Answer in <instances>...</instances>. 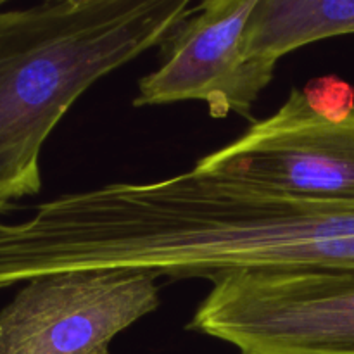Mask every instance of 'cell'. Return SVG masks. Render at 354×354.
Returning a JSON list of instances; mask_svg holds the SVG:
<instances>
[{"label":"cell","instance_id":"obj_6","mask_svg":"<svg viewBox=\"0 0 354 354\" xmlns=\"http://www.w3.org/2000/svg\"><path fill=\"white\" fill-rule=\"evenodd\" d=\"M354 33V0H259L248 23L244 55L277 68L283 55Z\"/></svg>","mask_w":354,"mask_h":354},{"label":"cell","instance_id":"obj_8","mask_svg":"<svg viewBox=\"0 0 354 354\" xmlns=\"http://www.w3.org/2000/svg\"><path fill=\"white\" fill-rule=\"evenodd\" d=\"M3 214H7V211H6V209H3V207H0V218H2V216H3Z\"/></svg>","mask_w":354,"mask_h":354},{"label":"cell","instance_id":"obj_5","mask_svg":"<svg viewBox=\"0 0 354 354\" xmlns=\"http://www.w3.org/2000/svg\"><path fill=\"white\" fill-rule=\"evenodd\" d=\"M259 0H203L162 45L161 66L138 83L133 106L199 100L211 116H249L275 68L244 55L248 23Z\"/></svg>","mask_w":354,"mask_h":354},{"label":"cell","instance_id":"obj_2","mask_svg":"<svg viewBox=\"0 0 354 354\" xmlns=\"http://www.w3.org/2000/svg\"><path fill=\"white\" fill-rule=\"evenodd\" d=\"M189 328L241 354H354V268L232 270Z\"/></svg>","mask_w":354,"mask_h":354},{"label":"cell","instance_id":"obj_4","mask_svg":"<svg viewBox=\"0 0 354 354\" xmlns=\"http://www.w3.org/2000/svg\"><path fill=\"white\" fill-rule=\"evenodd\" d=\"M194 168L324 203L354 204V111L328 120L292 88L272 116Z\"/></svg>","mask_w":354,"mask_h":354},{"label":"cell","instance_id":"obj_1","mask_svg":"<svg viewBox=\"0 0 354 354\" xmlns=\"http://www.w3.org/2000/svg\"><path fill=\"white\" fill-rule=\"evenodd\" d=\"M196 0H47L0 12V207L41 189L45 140L97 80L166 40Z\"/></svg>","mask_w":354,"mask_h":354},{"label":"cell","instance_id":"obj_9","mask_svg":"<svg viewBox=\"0 0 354 354\" xmlns=\"http://www.w3.org/2000/svg\"><path fill=\"white\" fill-rule=\"evenodd\" d=\"M7 2H10V0H0V6H3V3H7Z\"/></svg>","mask_w":354,"mask_h":354},{"label":"cell","instance_id":"obj_7","mask_svg":"<svg viewBox=\"0 0 354 354\" xmlns=\"http://www.w3.org/2000/svg\"><path fill=\"white\" fill-rule=\"evenodd\" d=\"M310 106L328 120H342L354 111V88L335 76L317 78L303 88Z\"/></svg>","mask_w":354,"mask_h":354},{"label":"cell","instance_id":"obj_3","mask_svg":"<svg viewBox=\"0 0 354 354\" xmlns=\"http://www.w3.org/2000/svg\"><path fill=\"white\" fill-rule=\"evenodd\" d=\"M158 279L69 270L28 280L0 310V354H111L118 334L159 308Z\"/></svg>","mask_w":354,"mask_h":354}]
</instances>
